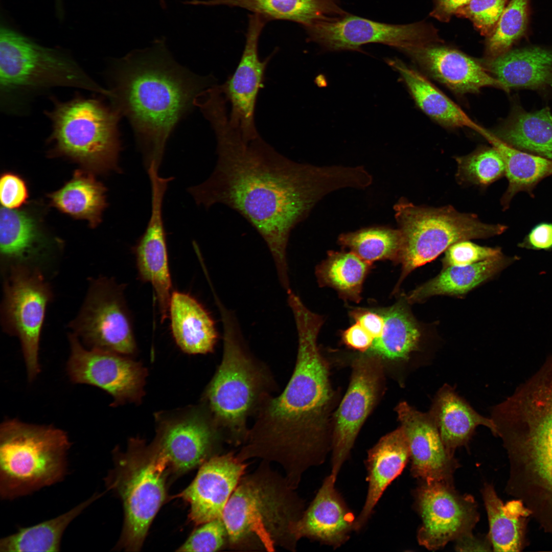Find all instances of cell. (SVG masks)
<instances>
[{
  "instance_id": "40",
  "label": "cell",
  "mask_w": 552,
  "mask_h": 552,
  "mask_svg": "<svg viewBox=\"0 0 552 552\" xmlns=\"http://www.w3.org/2000/svg\"><path fill=\"white\" fill-rule=\"evenodd\" d=\"M338 241L368 262L382 260L399 262L402 237L399 229L385 227L364 228L342 234Z\"/></svg>"
},
{
  "instance_id": "44",
  "label": "cell",
  "mask_w": 552,
  "mask_h": 552,
  "mask_svg": "<svg viewBox=\"0 0 552 552\" xmlns=\"http://www.w3.org/2000/svg\"><path fill=\"white\" fill-rule=\"evenodd\" d=\"M226 544H228L227 529L222 518H219L202 524L177 551H216Z\"/></svg>"
},
{
  "instance_id": "47",
  "label": "cell",
  "mask_w": 552,
  "mask_h": 552,
  "mask_svg": "<svg viewBox=\"0 0 552 552\" xmlns=\"http://www.w3.org/2000/svg\"><path fill=\"white\" fill-rule=\"evenodd\" d=\"M518 246L535 250H552V223L542 222L535 225Z\"/></svg>"
},
{
  "instance_id": "21",
  "label": "cell",
  "mask_w": 552,
  "mask_h": 552,
  "mask_svg": "<svg viewBox=\"0 0 552 552\" xmlns=\"http://www.w3.org/2000/svg\"><path fill=\"white\" fill-rule=\"evenodd\" d=\"M395 410L408 439L412 476L425 482L452 483L458 464L446 448L429 412L420 411L405 401Z\"/></svg>"
},
{
  "instance_id": "13",
  "label": "cell",
  "mask_w": 552,
  "mask_h": 552,
  "mask_svg": "<svg viewBox=\"0 0 552 552\" xmlns=\"http://www.w3.org/2000/svg\"><path fill=\"white\" fill-rule=\"evenodd\" d=\"M74 335L90 349L133 354L136 345L122 290L110 279L90 282L84 302L70 323Z\"/></svg>"
},
{
  "instance_id": "8",
  "label": "cell",
  "mask_w": 552,
  "mask_h": 552,
  "mask_svg": "<svg viewBox=\"0 0 552 552\" xmlns=\"http://www.w3.org/2000/svg\"><path fill=\"white\" fill-rule=\"evenodd\" d=\"M72 87L106 96L68 55L45 47L6 27L0 31V98L4 109L15 111L25 97L51 87Z\"/></svg>"
},
{
  "instance_id": "24",
  "label": "cell",
  "mask_w": 552,
  "mask_h": 552,
  "mask_svg": "<svg viewBox=\"0 0 552 552\" xmlns=\"http://www.w3.org/2000/svg\"><path fill=\"white\" fill-rule=\"evenodd\" d=\"M40 221L28 209L0 212V250L4 271L14 266L38 268L52 259L54 241L44 232Z\"/></svg>"
},
{
  "instance_id": "5",
  "label": "cell",
  "mask_w": 552,
  "mask_h": 552,
  "mask_svg": "<svg viewBox=\"0 0 552 552\" xmlns=\"http://www.w3.org/2000/svg\"><path fill=\"white\" fill-rule=\"evenodd\" d=\"M216 303L223 324V355L204 400L225 442L240 446L248 435L249 417L278 387L269 368L247 347L233 312L219 299Z\"/></svg>"
},
{
  "instance_id": "20",
  "label": "cell",
  "mask_w": 552,
  "mask_h": 552,
  "mask_svg": "<svg viewBox=\"0 0 552 552\" xmlns=\"http://www.w3.org/2000/svg\"><path fill=\"white\" fill-rule=\"evenodd\" d=\"M151 212L147 227L134 248L140 278L150 283L155 292L161 318L167 317L172 295L166 232L162 206L170 178L152 174Z\"/></svg>"
},
{
  "instance_id": "41",
  "label": "cell",
  "mask_w": 552,
  "mask_h": 552,
  "mask_svg": "<svg viewBox=\"0 0 552 552\" xmlns=\"http://www.w3.org/2000/svg\"><path fill=\"white\" fill-rule=\"evenodd\" d=\"M530 0H510L486 43V60L493 59L511 50L526 29Z\"/></svg>"
},
{
  "instance_id": "49",
  "label": "cell",
  "mask_w": 552,
  "mask_h": 552,
  "mask_svg": "<svg viewBox=\"0 0 552 552\" xmlns=\"http://www.w3.org/2000/svg\"><path fill=\"white\" fill-rule=\"evenodd\" d=\"M342 339L348 347L361 352L368 351L374 340L373 337L356 322L343 332Z\"/></svg>"
},
{
  "instance_id": "43",
  "label": "cell",
  "mask_w": 552,
  "mask_h": 552,
  "mask_svg": "<svg viewBox=\"0 0 552 552\" xmlns=\"http://www.w3.org/2000/svg\"><path fill=\"white\" fill-rule=\"evenodd\" d=\"M510 0H470L455 14L470 19L484 36L488 37L495 29Z\"/></svg>"
},
{
  "instance_id": "39",
  "label": "cell",
  "mask_w": 552,
  "mask_h": 552,
  "mask_svg": "<svg viewBox=\"0 0 552 552\" xmlns=\"http://www.w3.org/2000/svg\"><path fill=\"white\" fill-rule=\"evenodd\" d=\"M372 263L352 251H330L327 258L316 268L321 286L335 289L343 298L358 303L364 280Z\"/></svg>"
},
{
  "instance_id": "36",
  "label": "cell",
  "mask_w": 552,
  "mask_h": 552,
  "mask_svg": "<svg viewBox=\"0 0 552 552\" xmlns=\"http://www.w3.org/2000/svg\"><path fill=\"white\" fill-rule=\"evenodd\" d=\"M50 204L70 216L87 221L95 228L106 209V189L91 171L78 170L58 190L48 195Z\"/></svg>"
},
{
  "instance_id": "30",
  "label": "cell",
  "mask_w": 552,
  "mask_h": 552,
  "mask_svg": "<svg viewBox=\"0 0 552 552\" xmlns=\"http://www.w3.org/2000/svg\"><path fill=\"white\" fill-rule=\"evenodd\" d=\"M168 314L171 332L176 343L191 354L214 351L218 339L215 322L205 308L184 292H172Z\"/></svg>"
},
{
  "instance_id": "34",
  "label": "cell",
  "mask_w": 552,
  "mask_h": 552,
  "mask_svg": "<svg viewBox=\"0 0 552 552\" xmlns=\"http://www.w3.org/2000/svg\"><path fill=\"white\" fill-rule=\"evenodd\" d=\"M387 62L401 75L418 106L430 118L444 126L467 127L480 135L486 130L418 71L398 59Z\"/></svg>"
},
{
  "instance_id": "15",
  "label": "cell",
  "mask_w": 552,
  "mask_h": 552,
  "mask_svg": "<svg viewBox=\"0 0 552 552\" xmlns=\"http://www.w3.org/2000/svg\"><path fill=\"white\" fill-rule=\"evenodd\" d=\"M310 40L327 50H356L370 43L390 45L404 51L439 41L436 32L422 23L392 25L347 14L305 27Z\"/></svg>"
},
{
  "instance_id": "1",
  "label": "cell",
  "mask_w": 552,
  "mask_h": 552,
  "mask_svg": "<svg viewBox=\"0 0 552 552\" xmlns=\"http://www.w3.org/2000/svg\"><path fill=\"white\" fill-rule=\"evenodd\" d=\"M205 117L216 136L217 160L209 177L188 192L197 205L208 209L222 204L246 219L266 242L280 284L288 285L287 248L292 231L325 195L354 187L356 171L296 163L259 135L245 139L224 105L212 108Z\"/></svg>"
},
{
  "instance_id": "10",
  "label": "cell",
  "mask_w": 552,
  "mask_h": 552,
  "mask_svg": "<svg viewBox=\"0 0 552 552\" xmlns=\"http://www.w3.org/2000/svg\"><path fill=\"white\" fill-rule=\"evenodd\" d=\"M394 210L402 237V271L395 291L412 271L434 260L452 244L499 235L508 228L504 224L484 223L475 214L458 212L450 205L427 207L402 200Z\"/></svg>"
},
{
  "instance_id": "4",
  "label": "cell",
  "mask_w": 552,
  "mask_h": 552,
  "mask_svg": "<svg viewBox=\"0 0 552 552\" xmlns=\"http://www.w3.org/2000/svg\"><path fill=\"white\" fill-rule=\"evenodd\" d=\"M490 417L509 459L507 492L552 530V356Z\"/></svg>"
},
{
  "instance_id": "23",
  "label": "cell",
  "mask_w": 552,
  "mask_h": 552,
  "mask_svg": "<svg viewBox=\"0 0 552 552\" xmlns=\"http://www.w3.org/2000/svg\"><path fill=\"white\" fill-rule=\"evenodd\" d=\"M404 52L431 76L456 93H478L485 87L510 91L482 63L456 50L431 43L410 48Z\"/></svg>"
},
{
  "instance_id": "29",
  "label": "cell",
  "mask_w": 552,
  "mask_h": 552,
  "mask_svg": "<svg viewBox=\"0 0 552 552\" xmlns=\"http://www.w3.org/2000/svg\"><path fill=\"white\" fill-rule=\"evenodd\" d=\"M482 64L509 90L552 88L551 50L537 47L510 50Z\"/></svg>"
},
{
  "instance_id": "51",
  "label": "cell",
  "mask_w": 552,
  "mask_h": 552,
  "mask_svg": "<svg viewBox=\"0 0 552 552\" xmlns=\"http://www.w3.org/2000/svg\"><path fill=\"white\" fill-rule=\"evenodd\" d=\"M455 548L458 551H490L492 547L489 538L482 540L471 533L457 539Z\"/></svg>"
},
{
  "instance_id": "50",
  "label": "cell",
  "mask_w": 552,
  "mask_h": 552,
  "mask_svg": "<svg viewBox=\"0 0 552 552\" xmlns=\"http://www.w3.org/2000/svg\"><path fill=\"white\" fill-rule=\"evenodd\" d=\"M470 0H434L431 15L442 21L449 20L453 14L467 4Z\"/></svg>"
},
{
  "instance_id": "18",
  "label": "cell",
  "mask_w": 552,
  "mask_h": 552,
  "mask_svg": "<svg viewBox=\"0 0 552 552\" xmlns=\"http://www.w3.org/2000/svg\"><path fill=\"white\" fill-rule=\"evenodd\" d=\"M381 378V366L378 357H361L353 363L349 388L335 416L331 473L336 476L375 404Z\"/></svg>"
},
{
  "instance_id": "22",
  "label": "cell",
  "mask_w": 552,
  "mask_h": 552,
  "mask_svg": "<svg viewBox=\"0 0 552 552\" xmlns=\"http://www.w3.org/2000/svg\"><path fill=\"white\" fill-rule=\"evenodd\" d=\"M246 467L232 452L214 455L201 465L195 479L179 495L189 503L193 522L199 525L222 518Z\"/></svg>"
},
{
  "instance_id": "38",
  "label": "cell",
  "mask_w": 552,
  "mask_h": 552,
  "mask_svg": "<svg viewBox=\"0 0 552 552\" xmlns=\"http://www.w3.org/2000/svg\"><path fill=\"white\" fill-rule=\"evenodd\" d=\"M94 493L64 513L27 527L0 539V552H57L63 534L70 524L101 496Z\"/></svg>"
},
{
  "instance_id": "7",
  "label": "cell",
  "mask_w": 552,
  "mask_h": 552,
  "mask_svg": "<svg viewBox=\"0 0 552 552\" xmlns=\"http://www.w3.org/2000/svg\"><path fill=\"white\" fill-rule=\"evenodd\" d=\"M71 442L52 425L8 419L0 426V498L12 501L61 482Z\"/></svg>"
},
{
  "instance_id": "11",
  "label": "cell",
  "mask_w": 552,
  "mask_h": 552,
  "mask_svg": "<svg viewBox=\"0 0 552 552\" xmlns=\"http://www.w3.org/2000/svg\"><path fill=\"white\" fill-rule=\"evenodd\" d=\"M116 467L106 478L108 489L122 499L124 524L119 545L138 551L166 496V459L152 445L130 442L126 453L116 459Z\"/></svg>"
},
{
  "instance_id": "52",
  "label": "cell",
  "mask_w": 552,
  "mask_h": 552,
  "mask_svg": "<svg viewBox=\"0 0 552 552\" xmlns=\"http://www.w3.org/2000/svg\"><path fill=\"white\" fill-rule=\"evenodd\" d=\"M159 1L161 6L165 8V7L166 6L165 0H159Z\"/></svg>"
},
{
  "instance_id": "12",
  "label": "cell",
  "mask_w": 552,
  "mask_h": 552,
  "mask_svg": "<svg viewBox=\"0 0 552 552\" xmlns=\"http://www.w3.org/2000/svg\"><path fill=\"white\" fill-rule=\"evenodd\" d=\"M4 272L2 325L5 332L19 339L31 382L40 372L39 341L52 289L39 268L14 266Z\"/></svg>"
},
{
  "instance_id": "19",
  "label": "cell",
  "mask_w": 552,
  "mask_h": 552,
  "mask_svg": "<svg viewBox=\"0 0 552 552\" xmlns=\"http://www.w3.org/2000/svg\"><path fill=\"white\" fill-rule=\"evenodd\" d=\"M248 18L240 61L234 74L220 87L231 105V123L239 129L244 137L249 139L259 135L254 121L255 105L267 65L273 53L264 60L260 59L259 39L267 21L255 13Z\"/></svg>"
},
{
  "instance_id": "46",
  "label": "cell",
  "mask_w": 552,
  "mask_h": 552,
  "mask_svg": "<svg viewBox=\"0 0 552 552\" xmlns=\"http://www.w3.org/2000/svg\"><path fill=\"white\" fill-rule=\"evenodd\" d=\"M28 197L27 184L20 176L12 172H6L1 175L0 199L3 207L18 209L25 204Z\"/></svg>"
},
{
  "instance_id": "17",
  "label": "cell",
  "mask_w": 552,
  "mask_h": 552,
  "mask_svg": "<svg viewBox=\"0 0 552 552\" xmlns=\"http://www.w3.org/2000/svg\"><path fill=\"white\" fill-rule=\"evenodd\" d=\"M224 437L206 409L194 410L159 422L152 444L174 471L201 465Z\"/></svg>"
},
{
  "instance_id": "28",
  "label": "cell",
  "mask_w": 552,
  "mask_h": 552,
  "mask_svg": "<svg viewBox=\"0 0 552 552\" xmlns=\"http://www.w3.org/2000/svg\"><path fill=\"white\" fill-rule=\"evenodd\" d=\"M428 412L446 448L452 455L457 448L468 443L478 426L488 428L495 435V426L491 418L476 411L449 384H444L438 390Z\"/></svg>"
},
{
  "instance_id": "3",
  "label": "cell",
  "mask_w": 552,
  "mask_h": 552,
  "mask_svg": "<svg viewBox=\"0 0 552 552\" xmlns=\"http://www.w3.org/2000/svg\"><path fill=\"white\" fill-rule=\"evenodd\" d=\"M212 80L178 64L163 38L117 62L107 97L131 123L147 168L151 163L159 168L173 128Z\"/></svg>"
},
{
  "instance_id": "37",
  "label": "cell",
  "mask_w": 552,
  "mask_h": 552,
  "mask_svg": "<svg viewBox=\"0 0 552 552\" xmlns=\"http://www.w3.org/2000/svg\"><path fill=\"white\" fill-rule=\"evenodd\" d=\"M482 136L499 152L505 164L508 185L500 200L503 211L509 208L518 193L526 192L534 197L537 185L552 175V160L515 148L488 130Z\"/></svg>"
},
{
  "instance_id": "48",
  "label": "cell",
  "mask_w": 552,
  "mask_h": 552,
  "mask_svg": "<svg viewBox=\"0 0 552 552\" xmlns=\"http://www.w3.org/2000/svg\"><path fill=\"white\" fill-rule=\"evenodd\" d=\"M350 315L374 339L381 336L383 330L384 320L379 311L358 308L351 311Z\"/></svg>"
},
{
  "instance_id": "6",
  "label": "cell",
  "mask_w": 552,
  "mask_h": 552,
  "mask_svg": "<svg viewBox=\"0 0 552 552\" xmlns=\"http://www.w3.org/2000/svg\"><path fill=\"white\" fill-rule=\"evenodd\" d=\"M253 473L243 476L223 511L222 519L233 548L294 551L291 528L304 503L283 477L263 461Z\"/></svg>"
},
{
  "instance_id": "26",
  "label": "cell",
  "mask_w": 552,
  "mask_h": 552,
  "mask_svg": "<svg viewBox=\"0 0 552 552\" xmlns=\"http://www.w3.org/2000/svg\"><path fill=\"white\" fill-rule=\"evenodd\" d=\"M407 302L404 297L378 311L384 320L383 330L369 351L375 356L405 364L412 362L416 368L423 367L430 364L433 355L426 346L421 328Z\"/></svg>"
},
{
  "instance_id": "32",
  "label": "cell",
  "mask_w": 552,
  "mask_h": 552,
  "mask_svg": "<svg viewBox=\"0 0 552 552\" xmlns=\"http://www.w3.org/2000/svg\"><path fill=\"white\" fill-rule=\"evenodd\" d=\"M518 259L503 254L470 265L443 267L435 277L417 287L405 298L408 303H414L435 295L464 294Z\"/></svg>"
},
{
  "instance_id": "33",
  "label": "cell",
  "mask_w": 552,
  "mask_h": 552,
  "mask_svg": "<svg viewBox=\"0 0 552 552\" xmlns=\"http://www.w3.org/2000/svg\"><path fill=\"white\" fill-rule=\"evenodd\" d=\"M489 523L488 538L496 551H520L526 545L527 519L530 510L520 499L504 503L494 487L486 484L482 490Z\"/></svg>"
},
{
  "instance_id": "31",
  "label": "cell",
  "mask_w": 552,
  "mask_h": 552,
  "mask_svg": "<svg viewBox=\"0 0 552 552\" xmlns=\"http://www.w3.org/2000/svg\"><path fill=\"white\" fill-rule=\"evenodd\" d=\"M193 5H224L250 11L267 21L285 20L304 28L347 14L336 0H192Z\"/></svg>"
},
{
  "instance_id": "9",
  "label": "cell",
  "mask_w": 552,
  "mask_h": 552,
  "mask_svg": "<svg viewBox=\"0 0 552 552\" xmlns=\"http://www.w3.org/2000/svg\"><path fill=\"white\" fill-rule=\"evenodd\" d=\"M45 114L52 122L53 152L100 173L120 171L117 124L120 114L97 99L76 96L66 102L53 99Z\"/></svg>"
},
{
  "instance_id": "45",
  "label": "cell",
  "mask_w": 552,
  "mask_h": 552,
  "mask_svg": "<svg viewBox=\"0 0 552 552\" xmlns=\"http://www.w3.org/2000/svg\"><path fill=\"white\" fill-rule=\"evenodd\" d=\"M503 255L499 247L482 246L465 240L450 246L442 259L443 267L464 266Z\"/></svg>"
},
{
  "instance_id": "14",
  "label": "cell",
  "mask_w": 552,
  "mask_h": 552,
  "mask_svg": "<svg viewBox=\"0 0 552 552\" xmlns=\"http://www.w3.org/2000/svg\"><path fill=\"white\" fill-rule=\"evenodd\" d=\"M415 497L422 521L418 540L429 550L472 533L479 520L474 498L459 493L451 482L422 481Z\"/></svg>"
},
{
  "instance_id": "27",
  "label": "cell",
  "mask_w": 552,
  "mask_h": 552,
  "mask_svg": "<svg viewBox=\"0 0 552 552\" xmlns=\"http://www.w3.org/2000/svg\"><path fill=\"white\" fill-rule=\"evenodd\" d=\"M410 458L405 432L401 426L381 438L367 452L368 489L364 505L356 517L354 531L366 524L384 492L402 473Z\"/></svg>"
},
{
  "instance_id": "16",
  "label": "cell",
  "mask_w": 552,
  "mask_h": 552,
  "mask_svg": "<svg viewBox=\"0 0 552 552\" xmlns=\"http://www.w3.org/2000/svg\"><path fill=\"white\" fill-rule=\"evenodd\" d=\"M69 340L66 370L73 382L103 389L113 397V405L141 399L147 374L142 364L120 354L86 348L73 333Z\"/></svg>"
},
{
  "instance_id": "42",
  "label": "cell",
  "mask_w": 552,
  "mask_h": 552,
  "mask_svg": "<svg viewBox=\"0 0 552 552\" xmlns=\"http://www.w3.org/2000/svg\"><path fill=\"white\" fill-rule=\"evenodd\" d=\"M456 177L463 182L486 187L505 176V166L499 152L492 147H481L455 158Z\"/></svg>"
},
{
  "instance_id": "2",
  "label": "cell",
  "mask_w": 552,
  "mask_h": 552,
  "mask_svg": "<svg viewBox=\"0 0 552 552\" xmlns=\"http://www.w3.org/2000/svg\"><path fill=\"white\" fill-rule=\"evenodd\" d=\"M294 320L298 347L292 376L282 393L262 404L238 453L244 461L278 463L294 482L326 459L325 423L332 397L328 368L317 344L323 319L304 312Z\"/></svg>"
},
{
  "instance_id": "25",
  "label": "cell",
  "mask_w": 552,
  "mask_h": 552,
  "mask_svg": "<svg viewBox=\"0 0 552 552\" xmlns=\"http://www.w3.org/2000/svg\"><path fill=\"white\" fill-rule=\"evenodd\" d=\"M337 476L331 473L291 532L297 541L306 537L336 548L354 531L356 517L336 490Z\"/></svg>"
},
{
  "instance_id": "35",
  "label": "cell",
  "mask_w": 552,
  "mask_h": 552,
  "mask_svg": "<svg viewBox=\"0 0 552 552\" xmlns=\"http://www.w3.org/2000/svg\"><path fill=\"white\" fill-rule=\"evenodd\" d=\"M493 133L515 148L552 160V114L548 107L527 112L515 105Z\"/></svg>"
}]
</instances>
